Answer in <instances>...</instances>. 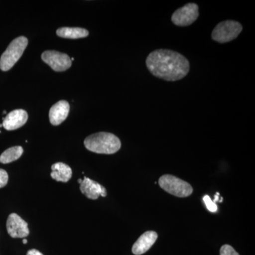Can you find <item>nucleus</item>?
<instances>
[{"label":"nucleus","mask_w":255,"mask_h":255,"mask_svg":"<svg viewBox=\"0 0 255 255\" xmlns=\"http://www.w3.org/2000/svg\"><path fill=\"white\" fill-rule=\"evenodd\" d=\"M26 255H43L42 254L41 252L37 251L36 249H32L30 250V251H28L27 254Z\"/></svg>","instance_id":"nucleus-19"},{"label":"nucleus","mask_w":255,"mask_h":255,"mask_svg":"<svg viewBox=\"0 0 255 255\" xmlns=\"http://www.w3.org/2000/svg\"><path fill=\"white\" fill-rule=\"evenodd\" d=\"M199 15V6L195 3H188L174 11L172 21L176 26H187L196 21Z\"/></svg>","instance_id":"nucleus-6"},{"label":"nucleus","mask_w":255,"mask_h":255,"mask_svg":"<svg viewBox=\"0 0 255 255\" xmlns=\"http://www.w3.org/2000/svg\"><path fill=\"white\" fill-rule=\"evenodd\" d=\"M159 185L163 190L177 197H188L193 193L190 184L170 174H165L159 178Z\"/></svg>","instance_id":"nucleus-4"},{"label":"nucleus","mask_w":255,"mask_h":255,"mask_svg":"<svg viewBox=\"0 0 255 255\" xmlns=\"http://www.w3.org/2000/svg\"><path fill=\"white\" fill-rule=\"evenodd\" d=\"M8 234L13 238H26L29 235L28 223L16 214H11L6 221Z\"/></svg>","instance_id":"nucleus-8"},{"label":"nucleus","mask_w":255,"mask_h":255,"mask_svg":"<svg viewBox=\"0 0 255 255\" xmlns=\"http://www.w3.org/2000/svg\"><path fill=\"white\" fill-rule=\"evenodd\" d=\"M157 237V233L155 231H147L143 233L132 246V253L135 255H143L155 244Z\"/></svg>","instance_id":"nucleus-11"},{"label":"nucleus","mask_w":255,"mask_h":255,"mask_svg":"<svg viewBox=\"0 0 255 255\" xmlns=\"http://www.w3.org/2000/svg\"><path fill=\"white\" fill-rule=\"evenodd\" d=\"M82 181H83V179H78V183L79 184H81V183L82 182Z\"/></svg>","instance_id":"nucleus-21"},{"label":"nucleus","mask_w":255,"mask_h":255,"mask_svg":"<svg viewBox=\"0 0 255 255\" xmlns=\"http://www.w3.org/2000/svg\"><path fill=\"white\" fill-rule=\"evenodd\" d=\"M9 176L4 169H0V189L4 187L7 184Z\"/></svg>","instance_id":"nucleus-18"},{"label":"nucleus","mask_w":255,"mask_h":255,"mask_svg":"<svg viewBox=\"0 0 255 255\" xmlns=\"http://www.w3.org/2000/svg\"><path fill=\"white\" fill-rule=\"evenodd\" d=\"M220 255H240L234 248L229 245H224L221 247Z\"/></svg>","instance_id":"nucleus-17"},{"label":"nucleus","mask_w":255,"mask_h":255,"mask_svg":"<svg viewBox=\"0 0 255 255\" xmlns=\"http://www.w3.org/2000/svg\"><path fill=\"white\" fill-rule=\"evenodd\" d=\"M70 109V105L65 100L59 101L53 105L49 112L50 124L53 126H58L63 123L68 117Z\"/></svg>","instance_id":"nucleus-12"},{"label":"nucleus","mask_w":255,"mask_h":255,"mask_svg":"<svg viewBox=\"0 0 255 255\" xmlns=\"http://www.w3.org/2000/svg\"><path fill=\"white\" fill-rule=\"evenodd\" d=\"M23 149L21 146H14L7 149L0 155V162L8 164L17 160L22 155Z\"/></svg>","instance_id":"nucleus-15"},{"label":"nucleus","mask_w":255,"mask_h":255,"mask_svg":"<svg viewBox=\"0 0 255 255\" xmlns=\"http://www.w3.org/2000/svg\"><path fill=\"white\" fill-rule=\"evenodd\" d=\"M51 169L50 177L58 182H68L73 175V172L70 166L63 162L53 164Z\"/></svg>","instance_id":"nucleus-13"},{"label":"nucleus","mask_w":255,"mask_h":255,"mask_svg":"<svg viewBox=\"0 0 255 255\" xmlns=\"http://www.w3.org/2000/svg\"><path fill=\"white\" fill-rule=\"evenodd\" d=\"M85 147L91 152L111 155L118 152L122 147L120 139L110 132H100L92 134L84 141Z\"/></svg>","instance_id":"nucleus-2"},{"label":"nucleus","mask_w":255,"mask_h":255,"mask_svg":"<svg viewBox=\"0 0 255 255\" xmlns=\"http://www.w3.org/2000/svg\"><path fill=\"white\" fill-rule=\"evenodd\" d=\"M80 189L84 195L92 200H96L100 196L106 197L107 195V189L105 187L101 185L98 182L86 177L84 178L83 181L80 184Z\"/></svg>","instance_id":"nucleus-9"},{"label":"nucleus","mask_w":255,"mask_h":255,"mask_svg":"<svg viewBox=\"0 0 255 255\" xmlns=\"http://www.w3.org/2000/svg\"><path fill=\"white\" fill-rule=\"evenodd\" d=\"M243 30V26L238 21L227 20L219 23L213 30L212 39L220 43H228L237 38Z\"/></svg>","instance_id":"nucleus-5"},{"label":"nucleus","mask_w":255,"mask_h":255,"mask_svg":"<svg viewBox=\"0 0 255 255\" xmlns=\"http://www.w3.org/2000/svg\"><path fill=\"white\" fill-rule=\"evenodd\" d=\"M23 243L24 245L27 244V240L26 239H23Z\"/></svg>","instance_id":"nucleus-20"},{"label":"nucleus","mask_w":255,"mask_h":255,"mask_svg":"<svg viewBox=\"0 0 255 255\" xmlns=\"http://www.w3.org/2000/svg\"><path fill=\"white\" fill-rule=\"evenodd\" d=\"M28 117L27 112L25 110L12 111L3 119L2 127L7 130H16L26 123Z\"/></svg>","instance_id":"nucleus-10"},{"label":"nucleus","mask_w":255,"mask_h":255,"mask_svg":"<svg viewBox=\"0 0 255 255\" xmlns=\"http://www.w3.org/2000/svg\"><path fill=\"white\" fill-rule=\"evenodd\" d=\"M204 201L205 203L206 208L211 212L215 213L218 211V206L216 205V203L211 200L209 196H205L204 197Z\"/></svg>","instance_id":"nucleus-16"},{"label":"nucleus","mask_w":255,"mask_h":255,"mask_svg":"<svg viewBox=\"0 0 255 255\" xmlns=\"http://www.w3.org/2000/svg\"><path fill=\"white\" fill-rule=\"evenodd\" d=\"M41 58L43 62L56 72L65 71L72 65V60L68 55L55 50L43 52Z\"/></svg>","instance_id":"nucleus-7"},{"label":"nucleus","mask_w":255,"mask_h":255,"mask_svg":"<svg viewBox=\"0 0 255 255\" xmlns=\"http://www.w3.org/2000/svg\"><path fill=\"white\" fill-rule=\"evenodd\" d=\"M146 66L154 76L166 81L182 80L189 73V60L178 52L167 49L154 50L146 59Z\"/></svg>","instance_id":"nucleus-1"},{"label":"nucleus","mask_w":255,"mask_h":255,"mask_svg":"<svg viewBox=\"0 0 255 255\" xmlns=\"http://www.w3.org/2000/svg\"><path fill=\"white\" fill-rule=\"evenodd\" d=\"M58 36L70 39H78L85 38L89 35V31L85 28L63 27L58 28L56 31Z\"/></svg>","instance_id":"nucleus-14"},{"label":"nucleus","mask_w":255,"mask_h":255,"mask_svg":"<svg viewBox=\"0 0 255 255\" xmlns=\"http://www.w3.org/2000/svg\"><path fill=\"white\" fill-rule=\"evenodd\" d=\"M28 39L24 36L15 38L0 58V70L8 71L17 63L28 46Z\"/></svg>","instance_id":"nucleus-3"}]
</instances>
